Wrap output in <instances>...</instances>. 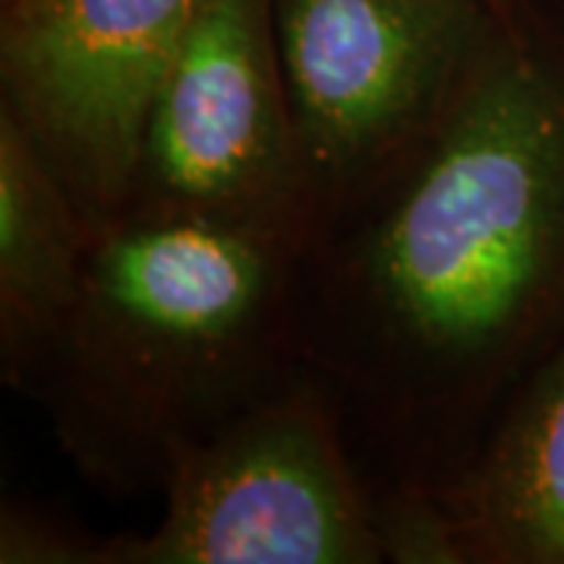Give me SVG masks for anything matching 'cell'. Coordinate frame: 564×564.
I'll return each mask as SVG.
<instances>
[{
	"label": "cell",
	"mask_w": 564,
	"mask_h": 564,
	"mask_svg": "<svg viewBox=\"0 0 564 564\" xmlns=\"http://www.w3.org/2000/svg\"><path fill=\"white\" fill-rule=\"evenodd\" d=\"M292 323L377 499L480 443L564 343V0L502 10L443 120L304 236Z\"/></svg>",
	"instance_id": "cell-1"
},
{
	"label": "cell",
	"mask_w": 564,
	"mask_h": 564,
	"mask_svg": "<svg viewBox=\"0 0 564 564\" xmlns=\"http://www.w3.org/2000/svg\"><path fill=\"white\" fill-rule=\"evenodd\" d=\"M120 214L204 217L302 245L307 198L273 0H198L144 117Z\"/></svg>",
	"instance_id": "cell-5"
},
{
	"label": "cell",
	"mask_w": 564,
	"mask_h": 564,
	"mask_svg": "<svg viewBox=\"0 0 564 564\" xmlns=\"http://www.w3.org/2000/svg\"><path fill=\"white\" fill-rule=\"evenodd\" d=\"M377 502L395 564H564V343L448 474Z\"/></svg>",
	"instance_id": "cell-7"
},
{
	"label": "cell",
	"mask_w": 564,
	"mask_h": 564,
	"mask_svg": "<svg viewBox=\"0 0 564 564\" xmlns=\"http://www.w3.org/2000/svg\"><path fill=\"white\" fill-rule=\"evenodd\" d=\"M161 524L113 536L110 564H380V502L321 380L295 370L192 445Z\"/></svg>",
	"instance_id": "cell-3"
},
{
	"label": "cell",
	"mask_w": 564,
	"mask_h": 564,
	"mask_svg": "<svg viewBox=\"0 0 564 564\" xmlns=\"http://www.w3.org/2000/svg\"><path fill=\"white\" fill-rule=\"evenodd\" d=\"M198 0H0V110L91 220L120 214L144 117Z\"/></svg>",
	"instance_id": "cell-6"
},
{
	"label": "cell",
	"mask_w": 564,
	"mask_h": 564,
	"mask_svg": "<svg viewBox=\"0 0 564 564\" xmlns=\"http://www.w3.org/2000/svg\"><path fill=\"white\" fill-rule=\"evenodd\" d=\"M110 536L66 527L39 508L7 505L0 521L3 564H110Z\"/></svg>",
	"instance_id": "cell-9"
},
{
	"label": "cell",
	"mask_w": 564,
	"mask_h": 564,
	"mask_svg": "<svg viewBox=\"0 0 564 564\" xmlns=\"http://www.w3.org/2000/svg\"><path fill=\"white\" fill-rule=\"evenodd\" d=\"M95 220L0 110V377L20 389L79 289Z\"/></svg>",
	"instance_id": "cell-8"
},
{
	"label": "cell",
	"mask_w": 564,
	"mask_h": 564,
	"mask_svg": "<svg viewBox=\"0 0 564 564\" xmlns=\"http://www.w3.org/2000/svg\"><path fill=\"white\" fill-rule=\"evenodd\" d=\"M502 10L492 0H273L307 232L443 120Z\"/></svg>",
	"instance_id": "cell-4"
},
{
	"label": "cell",
	"mask_w": 564,
	"mask_h": 564,
	"mask_svg": "<svg viewBox=\"0 0 564 564\" xmlns=\"http://www.w3.org/2000/svg\"><path fill=\"white\" fill-rule=\"evenodd\" d=\"M299 242L204 217L95 220L82 280L22 386L85 480L163 489L173 464L299 367Z\"/></svg>",
	"instance_id": "cell-2"
},
{
	"label": "cell",
	"mask_w": 564,
	"mask_h": 564,
	"mask_svg": "<svg viewBox=\"0 0 564 564\" xmlns=\"http://www.w3.org/2000/svg\"><path fill=\"white\" fill-rule=\"evenodd\" d=\"M492 3H499V7H514V3H524V0H492Z\"/></svg>",
	"instance_id": "cell-10"
}]
</instances>
